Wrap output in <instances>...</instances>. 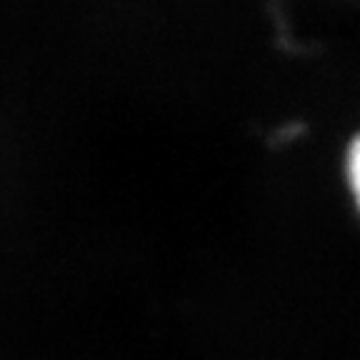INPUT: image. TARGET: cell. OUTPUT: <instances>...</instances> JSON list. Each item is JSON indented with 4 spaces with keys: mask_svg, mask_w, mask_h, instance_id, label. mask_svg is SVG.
I'll use <instances>...</instances> for the list:
<instances>
[{
    "mask_svg": "<svg viewBox=\"0 0 360 360\" xmlns=\"http://www.w3.org/2000/svg\"><path fill=\"white\" fill-rule=\"evenodd\" d=\"M348 183L355 195V202H358V208H360V135L353 141L350 153H348Z\"/></svg>",
    "mask_w": 360,
    "mask_h": 360,
    "instance_id": "6da1fadb",
    "label": "cell"
}]
</instances>
